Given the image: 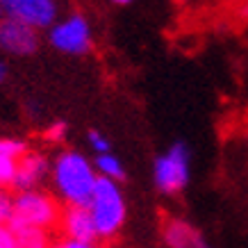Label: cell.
I'll list each match as a JSON object with an SVG mask.
<instances>
[{"label": "cell", "mask_w": 248, "mask_h": 248, "mask_svg": "<svg viewBox=\"0 0 248 248\" xmlns=\"http://www.w3.org/2000/svg\"><path fill=\"white\" fill-rule=\"evenodd\" d=\"M98 171L93 162L80 151L66 148L53 157V171H50V185L55 189L57 201L68 205H87L91 194L96 189Z\"/></svg>", "instance_id": "obj_1"}, {"label": "cell", "mask_w": 248, "mask_h": 248, "mask_svg": "<svg viewBox=\"0 0 248 248\" xmlns=\"http://www.w3.org/2000/svg\"><path fill=\"white\" fill-rule=\"evenodd\" d=\"M62 207L57 196L48 194L44 189H30V191H16L14 194V212L9 228L14 232L25 230H39V232H50L53 228L60 226Z\"/></svg>", "instance_id": "obj_2"}, {"label": "cell", "mask_w": 248, "mask_h": 248, "mask_svg": "<svg viewBox=\"0 0 248 248\" xmlns=\"http://www.w3.org/2000/svg\"><path fill=\"white\" fill-rule=\"evenodd\" d=\"M87 207H89L91 218H93L98 239H112L114 234H119V230L125 223V214H128L125 198H123L119 182L98 175L96 189H93Z\"/></svg>", "instance_id": "obj_3"}, {"label": "cell", "mask_w": 248, "mask_h": 248, "mask_svg": "<svg viewBox=\"0 0 248 248\" xmlns=\"http://www.w3.org/2000/svg\"><path fill=\"white\" fill-rule=\"evenodd\" d=\"M46 39L57 53L68 55V57H82L93 48V30H91L87 16L80 12L60 18L48 30Z\"/></svg>", "instance_id": "obj_4"}, {"label": "cell", "mask_w": 248, "mask_h": 248, "mask_svg": "<svg viewBox=\"0 0 248 248\" xmlns=\"http://www.w3.org/2000/svg\"><path fill=\"white\" fill-rule=\"evenodd\" d=\"M153 178L162 194H178L189 182V151L185 143H173L153 166Z\"/></svg>", "instance_id": "obj_5"}, {"label": "cell", "mask_w": 248, "mask_h": 248, "mask_svg": "<svg viewBox=\"0 0 248 248\" xmlns=\"http://www.w3.org/2000/svg\"><path fill=\"white\" fill-rule=\"evenodd\" d=\"M0 5L5 16L25 23L34 30H50L60 21L57 0H0Z\"/></svg>", "instance_id": "obj_6"}, {"label": "cell", "mask_w": 248, "mask_h": 248, "mask_svg": "<svg viewBox=\"0 0 248 248\" xmlns=\"http://www.w3.org/2000/svg\"><path fill=\"white\" fill-rule=\"evenodd\" d=\"M39 46H41L39 30L9 16L0 21V53L12 57H30L39 50Z\"/></svg>", "instance_id": "obj_7"}, {"label": "cell", "mask_w": 248, "mask_h": 248, "mask_svg": "<svg viewBox=\"0 0 248 248\" xmlns=\"http://www.w3.org/2000/svg\"><path fill=\"white\" fill-rule=\"evenodd\" d=\"M50 171H53V159L48 157L44 151H32L21 157L18 169H16V178L12 182L14 191H30V189H41L46 180H50Z\"/></svg>", "instance_id": "obj_8"}, {"label": "cell", "mask_w": 248, "mask_h": 248, "mask_svg": "<svg viewBox=\"0 0 248 248\" xmlns=\"http://www.w3.org/2000/svg\"><path fill=\"white\" fill-rule=\"evenodd\" d=\"M60 230L64 232V239L84 241V244H96L98 232L93 226V218L87 205H68L62 210Z\"/></svg>", "instance_id": "obj_9"}, {"label": "cell", "mask_w": 248, "mask_h": 248, "mask_svg": "<svg viewBox=\"0 0 248 248\" xmlns=\"http://www.w3.org/2000/svg\"><path fill=\"white\" fill-rule=\"evenodd\" d=\"M28 153V143L14 137H0V187H12L21 157Z\"/></svg>", "instance_id": "obj_10"}, {"label": "cell", "mask_w": 248, "mask_h": 248, "mask_svg": "<svg viewBox=\"0 0 248 248\" xmlns=\"http://www.w3.org/2000/svg\"><path fill=\"white\" fill-rule=\"evenodd\" d=\"M162 237H164V244L169 248H196L198 241L203 239L201 232L182 218H169L164 223Z\"/></svg>", "instance_id": "obj_11"}, {"label": "cell", "mask_w": 248, "mask_h": 248, "mask_svg": "<svg viewBox=\"0 0 248 248\" xmlns=\"http://www.w3.org/2000/svg\"><path fill=\"white\" fill-rule=\"evenodd\" d=\"M93 166L100 178H107V180H114V182H121L125 178V169L121 164V159L112 153H103V155H96L93 159Z\"/></svg>", "instance_id": "obj_12"}, {"label": "cell", "mask_w": 248, "mask_h": 248, "mask_svg": "<svg viewBox=\"0 0 248 248\" xmlns=\"http://www.w3.org/2000/svg\"><path fill=\"white\" fill-rule=\"evenodd\" d=\"M16 248H53L48 232H39V230H25V232H16Z\"/></svg>", "instance_id": "obj_13"}, {"label": "cell", "mask_w": 248, "mask_h": 248, "mask_svg": "<svg viewBox=\"0 0 248 248\" xmlns=\"http://www.w3.org/2000/svg\"><path fill=\"white\" fill-rule=\"evenodd\" d=\"M87 141H89L91 151L96 153V155H103V153H112V143L107 139L103 132H98V130H89V135H87Z\"/></svg>", "instance_id": "obj_14"}, {"label": "cell", "mask_w": 248, "mask_h": 248, "mask_svg": "<svg viewBox=\"0 0 248 248\" xmlns=\"http://www.w3.org/2000/svg\"><path fill=\"white\" fill-rule=\"evenodd\" d=\"M12 212H14V196H9L7 191L2 189V191H0V223L9 226Z\"/></svg>", "instance_id": "obj_15"}, {"label": "cell", "mask_w": 248, "mask_h": 248, "mask_svg": "<svg viewBox=\"0 0 248 248\" xmlns=\"http://www.w3.org/2000/svg\"><path fill=\"white\" fill-rule=\"evenodd\" d=\"M66 132H68L66 123H64V121H55L53 125L46 130V139H48V141L60 143V141H64V139H66Z\"/></svg>", "instance_id": "obj_16"}, {"label": "cell", "mask_w": 248, "mask_h": 248, "mask_svg": "<svg viewBox=\"0 0 248 248\" xmlns=\"http://www.w3.org/2000/svg\"><path fill=\"white\" fill-rule=\"evenodd\" d=\"M0 248H16V232L5 223H0Z\"/></svg>", "instance_id": "obj_17"}, {"label": "cell", "mask_w": 248, "mask_h": 248, "mask_svg": "<svg viewBox=\"0 0 248 248\" xmlns=\"http://www.w3.org/2000/svg\"><path fill=\"white\" fill-rule=\"evenodd\" d=\"M53 248H100L96 244H84V241H73V239H62L57 241Z\"/></svg>", "instance_id": "obj_18"}, {"label": "cell", "mask_w": 248, "mask_h": 248, "mask_svg": "<svg viewBox=\"0 0 248 248\" xmlns=\"http://www.w3.org/2000/svg\"><path fill=\"white\" fill-rule=\"evenodd\" d=\"M5 80H7V64L0 62V87L5 84Z\"/></svg>", "instance_id": "obj_19"}, {"label": "cell", "mask_w": 248, "mask_h": 248, "mask_svg": "<svg viewBox=\"0 0 248 248\" xmlns=\"http://www.w3.org/2000/svg\"><path fill=\"white\" fill-rule=\"evenodd\" d=\"M112 2H116V5H130L132 0H112Z\"/></svg>", "instance_id": "obj_20"}, {"label": "cell", "mask_w": 248, "mask_h": 248, "mask_svg": "<svg viewBox=\"0 0 248 248\" xmlns=\"http://www.w3.org/2000/svg\"><path fill=\"white\" fill-rule=\"evenodd\" d=\"M5 18V12H2V5H0V21Z\"/></svg>", "instance_id": "obj_21"}]
</instances>
